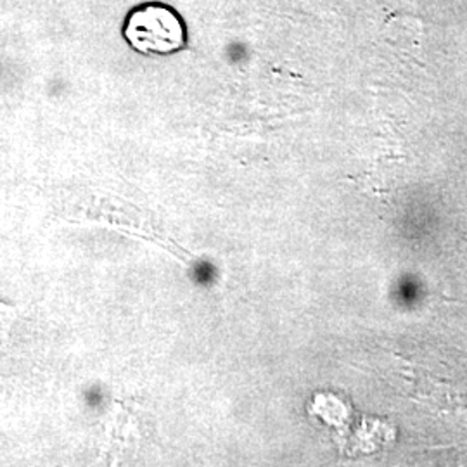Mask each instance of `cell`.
I'll return each instance as SVG.
<instances>
[{
  "instance_id": "6da1fadb",
  "label": "cell",
  "mask_w": 467,
  "mask_h": 467,
  "mask_svg": "<svg viewBox=\"0 0 467 467\" xmlns=\"http://www.w3.org/2000/svg\"><path fill=\"white\" fill-rule=\"evenodd\" d=\"M123 36L132 49L144 56H170L187 46L184 19L160 2L132 9L125 21Z\"/></svg>"
}]
</instances>
